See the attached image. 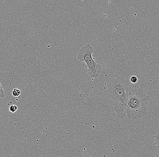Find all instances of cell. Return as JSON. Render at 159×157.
<instances>
[{
  "mask_svg": "<svg viewBox=\"0 0 159 157\" xmlns=\"http://www.w3.org/2000/svg\"><path fill=\"white\" fill-rule=\"evenodd\" d=\"M132 89L129 80L123 76H119L109 82L108 96L115 102L114 110L118 118L124 119L126 117V105L129 93Z\"/></svg>",
  "mask_w": 159,
  "mask_h": 157,
  "instance_id": "1",
  "label": "cell"
},
{
  "mask_svg": "<svg viewBox=\"0 0 159 157\" xmlns=\"http://www.w3.org/2000/svg\"><path fill=\"white\" fill-rule=\"evenodd\" d=\"M150 96L141 89H132L129 93L126 105V116L137 120L143 117L148 113Z\"/></svg>",
  "mask_w": 159,
  "mask_h": 157,
  "instance_id": "2",
  "label": "cell"
},
{
  "mask_svg": "<svg viewBox=\"0 0 159 157\" xmlns=\"http://www.w3.org/2000/svg\"><path fill=\"white\" fill-rule=\"evenodd\" d=\"M94 51L93 46L87 44L81 47L77 56L78 61L86 64L85 68L87 69V73L91 78L98 77L102 71V66L97 63L92 56Z\"/></svg>",
  "mask_w": 159,
  "mask_h": 157,
  "instance_id": "3",
  "label": "cell"
},
{
  "mask_svg": "<svg viewBox=\"0 0 159 157\" xmlns=\"http://www.w3.org/2000/svg\"><path fill=\"white\" fill-rule=\"evenodd\" d=\"M154 143H155V146L159 151V132L155 135Z\"/></svg>",
  "mask_w": 159,
  "mask_h": 157,
  "instance_id": "4",
  "label": "cell"
},
{
  "mask_svg": "<svg viewBox=\"0 0 159 157\" xmlns=\"http://www.w3.org/2000/svg\"><path fill=\"white\" fill-rule=\"evenodd\" d=\"M21 93V91L18 89H14L12 92V95L14 97H19Z\"/></svg>",
  "mask_w": 159,
  "mask_h": 157,
  "instance_id": "5",
  "label": "cell"
},
{
  "mask_svg": "<svg viewBox=\"0 0 159 157\" xmlns=\"http://www.w3.org/2000/svg\"><path fill=\"white\" fill-rule=\"evenodd\" d=\"M18 107L16 105H11L9 107V111L11 113H15L17 111Z\"/></svg>",
  "mask_w": 159,
  "mask_h": 157,
  "instance_id": "6",
  "label": "cell"
},
{
  "mask_svg": "<svg viewBox=\"0 0 159 157\" xmlns=\"http://www.w3.org/2000/svg\"><path fill=\"white\" fill-rule=\"evenodd\" d=\"M138 79L137 77L136 76H132L131 78H130V81L131 82L133 83H136L138 82Z\"/></svg>",
  "mask_w": 159,
  "mask_h": 157,
  "instance_id": "7",
  "label": "cell"
}]
</instances>
